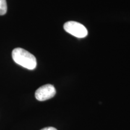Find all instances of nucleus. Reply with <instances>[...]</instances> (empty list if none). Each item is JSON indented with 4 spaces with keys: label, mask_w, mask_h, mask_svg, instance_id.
Listing matches in <instances>:
<instances>
[{
    "label": "nucleus",
    "mask_w": 130,
    "mask_h": 130,
    "mask_svg": "<svg viewBox=\"0 0 130 130\" xmlns=\"http://www.w3.org/2000/svg\"><path fill=\"white\" fill-rule=\"evenodd\" d=\"M7 10L6 0H0V15H4Z\"/></svg>",
    "instance_id": "obj_4"
},
{
    "label": "nucleus",
    "mask_w": 130,
    "mask_h": 130,
    "mask_svg": "<svg viewBox=\"0 0 130 130\" xmlns=\"http://www.w3.org/2000/svg\"><path fill=\"white\" fill-rule=\"evenodd\" d=\"M56 93L55 87L51 84H45L36 91L35 97L38 101H44L54 96Z\"/></svg>",
    "instance_id": "obj_3"
},
{
    "label": "nucleus",
    "mask_w": 130,
    "mask_h": 130,
    "mask_svg": "<svg viewBox=\"0 0 130 130\" xmlns=\"http://www.w3.org/2000/svg\"><path fill=\"white\" fill-rule=\"evenodd\" d=\"M63 27L66 32L78 38H83L88 35V31L86 27L75 21H68L64 24Z\"/></svg>",
    "instance_id": "obj_2"
},
{
    "label": "nucleus",
    "mask_w": 130,
    "mask_h": 130,
    "mask_svg": "<svg viewBox=\"0 0 130 130\" xmlns=\"http://www.w3.org/2000/svg\"><path fill=\"white\" fill-rule=\"evenodd\" d=\"M12 56L14 62L26 69L33 70L36 68L37 61L35 56L24 49H14Z\"/></svg>",
    "instance_id": "obj_1"
},
{
    "label": "nucleus",
    "mask_w": 130,
    "mask_h": 130,
    "mask_svg": "<svg viewBox=\"0 0 130 130\" xmlns=\"http://www.w3.org/2000/svg\"><path fill=\"white\" fill-rule=\"evenodd\" d=\"M40 130H57V129L54 127H46V128H43V129H42Z\"/></svg>",
    "instance_id": "obj_5"
}]
</instances>
